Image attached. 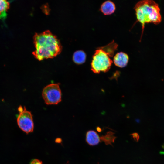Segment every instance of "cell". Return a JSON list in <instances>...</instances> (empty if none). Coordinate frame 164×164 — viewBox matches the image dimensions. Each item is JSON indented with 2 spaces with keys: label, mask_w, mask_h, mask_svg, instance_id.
Here are the masks:
<instances>
[{
  "label": "cell",
  "mask_w": 164,
  "mask_h": 164,
  "mask_svg": "<svg viewBox=\"0 0 164 164\" xmlns=\"http://www.w3.org/2000/svg\"><path fill=\"white\" fill-rule=\"evenodd\" d=\"M34 43L35 49L33 54L39 60L53 57L60 50L58 40L49 31L36 34L34 37Z\"/></svg>",
  "instance_id": "obj_1"
},
{
  "label": "cell",
  "mask_w": 164,
  "mask_h": 164,
  "mask_svg": "<svg viewBox=\"0 0 164 164\" xmlns=\"http://www.w3.org/2000/svg\"><path fill=\"white\" fill-rule=\"evenodd\" d=\"M137 21L142 25V32L141 37L146 23H152L159 24L162 20L160 9L158 4L152 0L140 1L135 5Z\"/></svg>",
  "instance_id": "obj_2"
},
{
  "label": "cell",
  "mask_w": 164,
  "mask_h": 164,
  "mask_svg": "<svg viewBox=\"0 0 164 164\" xmlns=\"http://www.w3.org/2000/svg\"><path fill=\"white\" fill-rule=\"evenodd\" d=\"M118 46V45L113 41L95 50L91 63V70L94 73L106 72L109 70L113 63L111 57Z\"/></svg>",
  "instance_id": "obj_3"
},
{
  "label": "cell",
  "mask_w": 164,
  "mask_h": 164,
  "mask_svg": "<svg viewBox=\"0 0 164 164\" xmlns=\"http://www.w3.org/2000/svg\"><path fill=\"white\" fill-rule=\"evenodd\" d=\"M42 95L47 105L57 104L61 100V92L58 84H51L46 86Z\"/></svg>",
  "instance_id": "obj_4"
},
{
  "label": "cell",
  "mask_w": 164,
  "mask_h": 164,
  "mask_svg": "<svg viewBox=\"0 0 164 164\" xmlns=\"http://www.w3.org/2000/svg\"><path fill=\"white\" fill-rule=\"evenodd\" d=\"M19 113L17 122L19 128L26 133L32 132L34 129V123L31 113L26 108L20 106L18 108Z\"/></svg>",
  "instance_id": "obj_5"
},
{
  "label": "cell",
  "mask_w": 164,
  "mask_h": 164,
  "mask_svg": "<svg viewBox=\"0 0 164 164\" xmlns=\"http://www.w3.org/2000/svg\"><path fill=\"white\" fill-rule=\"evenodd\" d=\"M128 55L126 53H118L114 56L113 61L115 65L118 67L123 68L125 67L128 61Z\"/></svg>",
  "instance_id": "obj_6"
},
{
  "label": "cell",
  "mask_w": 164,
  "mask_h": 164,
  "mask_svg": "<svg viewBox=\"0 0 164 164\" xmlns=\"http://www.w3.org/2000/svg\"><path fill=\"white\" fill-rule=\"evenodd\" d=\"M86 140L87 143L91 146L97 145L101 141L98 134L93 130H90L87 132Z\"/></svg>",
  "instance_id": "obj_7"
},
{
  "label": "cell",
  "mask_w": 164,
  "mask_h": 164,
  "mask_svg": "<svg viewBox=\"0 0 164 164\" xmlns=\"http://www.w3.org/2000/svg\"><path fill=\"white\" fill-rule=\"evenodd\" d=\"M115 9L114 4L111 1L108 0L102 4L101 6L100 10L104 15H107L113 13Z\"/></svg>",
  "instance_id": "obj_8"
},
{
  "label": "cell",
  "mask_w": 164,
  "mask_h": 164,
  "mask_svg": "<svg viewBox=\"0 0 164 164\" xmlns=\"http://www.w3.org/2000/svg\"><path fill=\"white\" fill-rule=\"evenodd\" d=\"M86 56V53L84 51L77 50L74 53L73 55V60L75 63L81 64L85 62Z\"/></svg>",
  "instance_id": "obj_9"
},
{
  "label": "cell",
  "mask_w": 164,
  "mask_h": 164,
  "mask_svg": "<svg viewBox=\"0 0 164 164\" xmlns=\"http://www.w3.org/2000/svg\"><path fill=\"white\" fill-rule=\"evenodd\" d=\"M10 3L6 0H0V19H5L10 7Z\"/></svg>",
  "instance_id": "obj_10"
},
{
  "label": "cell",
  "mask_w": 164,
  "mask_h": 164,
  "mask_svg": "<svg viewBox=\"0 0 164 164\" xmlns=\"http://www.w3.org/2000/svg\"><path fill=\"white\" fill-rule=\"evenodd\" d=\"M114 134V133L112 132H108L104 135H102L100 137V140L104 142L106 145H112L116 138Z\"/></svg>",
  "instance_id": "obj_11"
},
{
  "label": "cell",
  "mask_w": 164,
  "mask_h": 164,
  "mask_svg": "<svg viewBox=\"0 0 164 164\" xmlns=\"http://www.w3.org/2000/svg\"><path fill=\"white\" fill-rule=\"evenodd\" d=\"M134 140L136 142H138L139 138L138 134L137 133H134L130 135Z\"/></svg>",
  "instance_id": "obj_12"
},
{
  "label": "cell",
  "mask_w": 164,
  "mask_h": 164,
  "mask_svg": "<svg viewBox=\"0 0 164 164\" xmlns=\"http://www.w3.org/2000/svg\"><path fill=\"white\" fill-rule=\"evenodd\" d=\"M30 164H43L42 162L37 159H34L31 161Z\"/></svg>",
  "instance_id": "obj_13"
},
{
  "label": "cell",
  "mask_w": 164,
  "mask_h": 164,
  "mask_svg": "<svg viewBox=\"0 0 164 164\" xmlns=\"http://www.w3.org/2000/svg\"><path fill=\"white\" fill-rule=\"evenodd\" d=\"M97 131L99 132H100L101 131V129L98 127L97 128Z\"/></svg>",
  "instance_id": "obj_14"
}]
</instances>
